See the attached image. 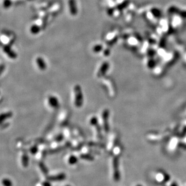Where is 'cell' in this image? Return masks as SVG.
Instances as JSON below:
<instances>
[{"label": "cell", "instance_id": "4316f807", "mask_svg": "<svg viewBox=\"0 0 186 186\" xmlns=\"http://www.w3.org/2000/svg\"><path fill=\"white\" fill-rule=\"evenodd\" d=\"M110 54V51L109 49H105L104 51V55L105 56H108Z\"/></svg>", "mask_w": 186, "mask_h": 186}, {"label": "cell", "instance_id": "cb8c5ba5", "mask_svg": "<svg viewBox=\"0 0 186 186\" xmlns=\"http://www.w3.org/2000/svg\"><path fill=\"white\" fill-rule=\"evenodd\" d=\"M63 139H64L63 135L62 134H58V136H56L53 141L54 142H56L59 143V142H61V141H62Z\"/></svg>", "mask_w": 186, "mask_h": 186}, {"label": "cell", "instance_id": "603a6c76", "mask_svg": "<svg viewBox=\"0 0 186 186\" xmlns=\"http://www.w3.org/2000/svg\"><path fill=\"white\" fill-rule=\"evenodd\" d=\"M30 151L32 155H35L36 154L38 151V146L37 144H35L33 145L30 148Z\"/></svg>", "mask_w": 186, "mask_h": 186}, {"label": "cell", "instance_id": "4dcf8cb0", "mask_svg": "<svg viewBox=\"0 0 186 186\" xmlns=\"http://www.w3.org/2000/svg\"><path fill=\"white\" fill-rule=\"evenodd\" d=\"M136 186H143L142 185H141V184H138V185H136Z\"/></svg>", "mask_w": 186, "mask_h": 186}, {"label": "cell", "instance_id": "277c9868", "mask_svg": "<svg viewBox=\"0 0 186 186\" xmlns=\"http://www.w3.org/2000/svg\"><path fill=\"white\" fill-rule=\"evenodd\" d=\"M3 52L11 59H16L17 57V53L12 50L11 46L10 45H4L3 48Z\"/></svg>", "mask_w": 186, "mask_h": 186}, {"label": "cell", "instance_id": "d4e9b609", "mask_svg": "<svg viewBox=\"0 0 186 186\" xmlns=\"http://www.w3.org/2000/svg\"><path fill=\"white\" fill-rule=\"evenodd\" d=\"M86 152H87V153H89V154H95V155H98V154H99V153H100V152H99V151H97V150H96L95 149L94 150V149H93V148H87V150H86Z\"/></svg>", "mask_w": 186, "mask_h": 186}, {"label": "cell", "instance_id": "2e32d148", "mask_svg": "<svg viewBox=\"0 0 186 186\" xmlns=\"http://www.w3.org/2000/svg\"><path fill=\"white\" fill-rule=\"evenodd\" d=\"M39 168L40 169L41 172L44 174L47 175L48 174V169L44 163L43 162L39 163Z\"/></svg>", "mask_w": 186, "mask_h": 186}, {"label": "cell", "instance_id": "1f68e13d", "mask_svg": "<svg viewBox=\"0 0 186 186\" xmlns=\"http://www.w3.org/2000/svg\"><path fill=\"white\" fill-rule=\"evenodd\" d=\"M27 1H33V0H27Z\"/></svg>", "mask_w": 186, "mask_h": 186}, {"label": "cell", "instance_id": "6da1fadb", "mask_svg": "<svg viewBox=\"0 0 186 186\" xmlns=\"http://www.w3.org/2000/svg\"><path fill=\"white\" fill-rule=\"evenodd\" d=\"M75 95V105L77 108L81 107L83 104V95L81 87L79 85H76L73 88Z\"/></svg>", "mask_w": 186, "mask_h": 186}, {"label": "cell", "instance_id": "4fadbf2b", "mask_svg": "<svg viewBox=\"0 0 186 186\" xmlns=\"http://www.w3.org/2000/svg\"><path fill=\"white\" fill-rule=\"evenodd\" d=\"M29 161V158L26 152H24L21 158L22 164L24 168H26L28 166Z\"/></svg>", "mask_w": 186, "mask_h": 186}, {"label": "cell", "instance_id": "d6986e66", "mask_svg": "<svg viewBox=\"0 0 186 186\" xmlns=\"http://www.w3.org/2000/svg\"><path fill=\"white\" fill-rule=\"evenodd\" d=\"M103 49V46L101 45H96L94 46L93 48V52L94 53H99Z\"/></svg>", "mask_w": 186, "mask_h": 186}, {"label": "cell", "instance_id": "ba28073f", "mask_svg": "<svg viewBox=\"0 0 186 186\" xmlns=\"http://www.w3.org/2000/svg\"><path fill=\"white\" fill-rule=\"evenodd\" d=\"M109 64L108 62H105L103 63L97 72V77L98 78L103 77L109 69Z\"/></svg>", "mask_w": 186, "mask_h": 186}, {"label": "cell", "instance_id": "7a4b0ae2", "mask_svg": "<svg viewBox=\"0 0 186 186\" xmlns=\"http://www.w3.org/2000/svg\"><path fill=\"white\" fill-rule=\"evenodd\" d=\"M113 178L115 181L118 182L120 179V172L119 171V162L117 157H115L113 160Z\"/></svg>", "mask_w": 186, "mask_h": 186}, {"label": "cell", "instance_id": "3957f363", "mask_svg": "<svg viewBox=\"0 0 186 186\" xmlns=\"http://www.w3.org/2000/svg\"><path fill=\"white\" fill-rule=\"evenodd\" d=\"M109 111L108 110L105 109L102 113V119L103 123V128L105 133H108L109 131Z\"/></svg>", "mask_w": 186, "mask_h": 186}, {"label": "cell", "instance_id": "5b68a950", "mask_svg": "<svg viewBox=\"0 0 186 186\" xmlns=\"http://www.w3.org/2000/svg\"><path fill=\"white\" fill-rule=\"evenodd\" d=\"M68 7L70 13L72 16H76L78 12L76 0H68Z\"/></svg>", "mask_w": 186, "mask_h": 186}, {"label": "cell", "instance_id": "484cf974", "mask_svg": "<svg viewBox=\"0 0 186 186\" xmlns=\"http://www.w3.org/2000/svg\"><path fill=\"white\" fill-rule=\"evenodd\" d=\"M41 186H51V183L49 182V181H46V182H44L41 184Z\"/></svg>", "mask_w": 186, "mask_h": 186}, {"label": "cell", "instance_id": "ffe728a7", "mask_svg": "<svg viewBox=\"0 0 186 186\" xmlns=\"http://www.w3.org/2000/svg\"><path fill=\"white\" fill-rule=\"evenodd\" d=\"M90 124L91 125L95 127L98 124V118L96 116H93L90 120Z\"/></svg>", "mask_w": 186, "mask_h": 186}, {"label": "cell", "instance_id": "ac0fdd59", "mask_svg": "<svg viewBox=\"0 0 186 186\" xmlns=\"http://www.w3.org/2000/svg\"><path fill=\"white\" fill-rule=\"evenodd\" d=\"M78 162V158L75 155H71L68 158V163L71 165H73Z\"/></svg>", "mask_w": 186, "mask_h": 186}, {"label": "cell", "instance_id": "7402d4cb", "mask_svg": "<svg viewBox=\"0 0 186 186\" xmlns=\"http://www.w3.org/2000/svg\"><path fill=\"white\" fill-rule=\"evenodd\" d=\"M12 5V1L11 0H4L3 1V7L4 8L7 9L10 8Z\"/></svg>", "mask_w": 186, "mask_h": 186}, {"label": "cell", "instance_id": "f546056e", "mask_svg": "<svg viewBox=\"0 0 186 186\" xmlns=\"http://www.w3.org/2000/svg\"><path fill=\"white\" fill-rule=\"evenodd\" d=\"M171 186H178V185H177V184L176 183L174 182V183H173L171 185Z\"/></svg>", "mask_w": 186, "mask_h": 186}, {"label": "cell", "instance_id": "30bf717a", "mask_svg": "<svg viewBox=\"0 0 186 186\" xmlns=\"http://www.w3.org/2000/svg\"><path fill=\"white\" fill-rule=\"evenodd\" d=\"M36 64L39 69L44 71L46 68V64L44 59L41 57H38L36 59Z\"/></svg>", "mask_w": 186, "mask_h": 186}, {"label": "cell", "instance_id": "52a82bcc", "mask_svg": "<svg viewBox=\"0 0 186 186\" xmlns=\"http://www.w3.org/2000/svg\"><path fill=\"white\" fill-rule=\"evenodd\" d=\"M66 175L64 173H60L55 175L48 176L46 177V179L49 182H58L62 181L66 178Z\"/></svg>", "mask_w": 186, "mask_h": 186}, {"label": "cell", "instance_id": "d6a6232c", "mask_svg": "<svg viewBox=\"0 0 186 186\" xmlns=\"http://www.w3.org/2000/svg\"><path fill=\"white\" fill-rule=\"evenodd\" d=\"M69 186V185H67V186Z\"/></svg>", "mask_w": 186, "mask_h": 186}, {"label": "cell", "instance_id": "8992f818", "mask_svg": "<svg viewBox=\"0 0 186 186\" xmlns=\"http://www.w3.org/2000/svg\"><path fill=\"white\" fill-rule=\"evenodd\" d=\"M70 146V144L69 142H67L64 144V145H63V146H59L58 147H57L55 148H51V149L48 150V154H57L59 152H61V151L64 150L65 149L69 147Z\"/></svg>", "mask_w": 186, "mask_h": 186}, {"label": "cell", "instance_id": "9c48e42d", "mask_svg": "<svg viewBox=\"0 0 186 186\" xmlns=\"http://www.w3.org/2000/svg\"><path fill=\"white\" fill-rule=\"evenodd\" d=\"M48 103L49 105L52 108H58L59 106L58 99L53 96H50L48 98Z\"/></svg>", "mask_w": 186, "mask_h": 186}, {"label": "cell", "instance_id": "f1b7e54d", "mask_svg": "<svg viewBox=\"0 0 186 186\" xmlns=\"http://www.w3.org/2000/svg\"><path fill=\"white\" fill-rule=\"evenodd\" d=\"M113 10L112 9H109L108 11V13L109 15H112L113 13Z\"/></svg>", "mask_w": 186, "mask_h": 186}, {"label": "cell", "instance_id": "e0dca14e", "mask_svg": "<svg viewBox=\"0 0 186 186\" xmlns=\"http://www.w3.org/2000/svg\"><path fill=\"white\" fill-rule=\"evenodd\" d=\"M65 116H63L62 118L61 119V125H64L65 124L67 123V122L68 121V119L69 118V114H68V112H66L64 113Z\"/></svg>", "mask_w": 186, "mask_h": 186}, {"label": "cell", "instance_id": "9a60e30c", "mask_svg": "<svg viewBox=\"0 0 186 186\" xmlns=\"http://www.w3.org/2000/svg\"><path fill=\"white\" fill-rule=\"evenodd\" d=\"M95 127L96 128V136L98 139H103V135L101 132V129L100 126L98 124L97 125L95 126Z\"/></svg>", "mask_w": 186, "mask_h": 186}, {"label": "cell", "instance_id": "5bb4252c", "mask_svg": "<svg viewBox=\"0 0 186 186\" xmlns=\"http://www.w3.org/2000/svg\"><path fill=\"white\" fill-rule=\"evenodd\" d=\"M40 31V27L36 24L33 25L30 28V32L33 35L38 34Z\"/></svg>", "mask_w": 186, "mask_h": 186}, {"label": "cell", "instance_id": "83f0119b", "mask_svg": "<svg viewBox=\"0 0 186 186\" xmlns=\"http://www.w3.org/2000/svg\"><path fill=\"white\" fill-rule=\"evenodd\" d=\"M4 69H5V66H4L3 65H1V69H0V70H1V73H2L3 71L4 70Z\"/></svg>", "mask_w": 186, "mask_h": 186}, {"label": "cell", "instance_id": "44dd1931", "mask_svg": "<svg viewBox=\"0 0 186 186\" xmlns=\"http://www.w3.org/2000/svg\"><path fill=\"white\" fill-rule=\"evenodd\" d=\"M2 184L4 186H12V181L8 178H4L2 180Z\"/></svg>", "mask_w": 186, "mask_h": 186}, {"label": "cell", "instance_id": "7c38bea8", "mask_svg": "<svg viewBox=\"0 0 186 186\" xmlns=\"http://www.w3.org/2000/svg\"><path fill=\"white\" fill-rule=\"evenodd\" d=\"M80 157L82 159L90 161H92L95 159L94 156L92 154H90L87 153V152L82 154L80 155Z\"/></svg>", "mask_w": 186, "mask_h": 186}, {"label": "cell", "instance_id": "8fae6325", "mask_svg": "<svg viewBox=\"0 0 186 186\" xmlns=\"http://www.w3.org/2000/svg\"><path fill=\"white\" fill-rule=\"evenodd\" d=\"M13 115V113L12 112L10 111V112H7L6 113H2L1 115V117H0V121H1V124H2L4 122H5L6 119L10 118L11 117H12Z\"/></svg>", "mask_w": 186, "mask_h": 186}]
</instances>
